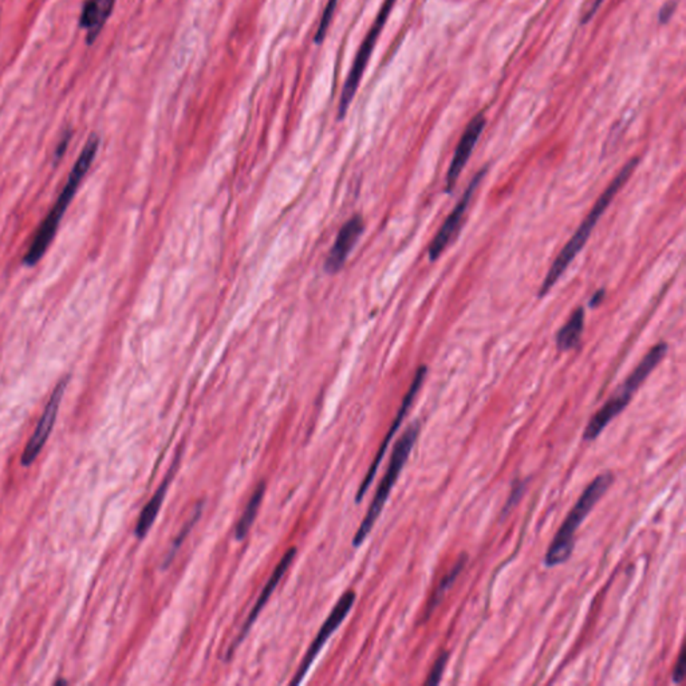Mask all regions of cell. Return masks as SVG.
Listing matches in <instances>:
<instances>
[{
	"label": "cell",
	"mask_w": 686,
	"mask_h": 686,
	"mask_svg": "<svg viewBox=\"0 0 686 686\" xmlns=\"http://www.w3.org/2000/svg\"><path fill=\"white\" fill-rule=\"evenodd\" d=\"M100 142L101 141H100V138L97 135L91 136V138L86 142L85 148H83L80 157L75 161L74 167H72L71 172H70L68 181H66L57 203L52 206L46 219L39 225L38 231H36L35 236L33 238L32 244H30L29 250H27L26 255L24 258V266H35L43 258L47 248L50 247L55 233H57L63 214L68 209L72 197L75 196L78 188H80V184L82 183L83 177H85L86 173L89 172L91 164H93L94 158H96L97 152L100 149Z\"/></svg>",
	"instance_id": "1"
},
{
	"label": "cell",
	"mask_w": 686,
	"mask_h": 686,
	"mask_svg": "<svg viewBox=\"0 0 686 686\" xmlns=\"http://www.w3.org/2000/svg\"><path fill=\"white\" fill-rule=\"evenodd\" d=\"M638 163H640V158H632V160L627 161V163L624 164V168H622L621 171L618 172V175L615 176V180L609 184V186L605 189L604 194H602L601 196H599V199L596 200L595 205L591 208L590 214H588L584 222H582L581 227L576 230L573 238H571L570 241L567 242V244L563 247V250L560 251L559 255L557 256L554 263H552L551 269L548 270V275H546L545 281H543L542 287H540L539 298L546 297V295L551 291L552 287H554L555 284H557V281L562 278L566 270H567L568 266L573 263L576 255L581 252L582 248L585 247L586 243H587L588 238H590L591 233H593L596 223L601 219L602 214H605V211H606L610 203L615 200V195L624 188V184L627 183L632 173L637 168Z\"/></svg>",
	"instance_id": "2"
},
{
	"label": "cell",
	"mask_w": 686,
	"mask_h": 686,
	"mask_svg": "<svg viewBox=\"0 0 686 686\" xmlns=\"http://www.w3.org/2000/svg\"><path fill=\"white\" fill-rule=\"evenodd\" d=\"M613 481H615V475L612 472L602 473L586 488L549 546L545 559L548 568L557 567L570 559L574 546H576V534L579 526L593 511L595 504L604 498L605 493L612 487Z\"/></svg>",
	"instance_id": "3"
},
{
	"label": "cell",
	"mask_w": 686,
	"mask_h": 686,
	"mask_svg": "<svg viewBox=\"0 0 686 686\" xmlns=\"http://www.w3.org/2000/svg\"><path fill=\"white\" fill-rule=\"evenodd\" d=\"M666 353H668V345L665 342L653 346L649 353L643 357V361L633 370L632 375L615 390L609 401L588 421L584 432L585 442H594L605 431V428L617 417L619 413L624 411V408L632 401L633 395L640 389L646 378L652 375L653 370L661 364Z\"/></svg>",
	"instance_id": "4"
},
{
	"label": "cell",
	"mask_w": 686,
	"mask_h": 686,
	"mask_svg": "<svg viewBox=\"0 0 686 686\" xmlns=\"http://www.w3.org/2000/svg\"><path fill=\"white\" fill-rule=\"evenodd\" d=\"M418 434H420V423L415 421V423L408 426V429L404 432L403 436L398 440L397 444L395 445L386 473H385L384 479L379 482L377 492H376L375 499H373L364 520L359 524L358 531L354 535V548H359L365 542V539H367L369 532L372 531L373 526L377 521L378 516L381 515L385 503H386L398 476L401 475V471L405 467L406 462H408L409 456H411L413 446L417 442Z\"/></svg>",
	"instance_id": "5"
},
{
	"label": "cell",
	"mask_w": 686,
	"mask_h": 686,
	"mask_svg": "<svg viewBox=\"0 0 686 686\" xmlns=\"http://www.w3.org/2000/svg\"><path fill=\"white\" fill-rule=\"evenodd\" d=\"M395 2L397 0H385L381 10H379L377 18L373 22L369 33L365 36L364 42H362L361 47H359L358 52H357L356 60H354L353 66H351L348 78H346L345 85H343L341 99H339L338 103V119H345L348 106L351 105L354 97H356L359 83H361L362 77H364L365 70H367L370 57H372L373 50H375L376 44H377L379 35H381L385 24H386L387 18L392 14Z\"/></svg>",
	"instance_id": "6"
},
{
	"label": "cell",
	"mask_w": 686,
	"mask_h": 686,
	"mask_svg": "<svg viewBox=\"0 0 686 686\" xmlns=\"http://www.w3.org/2000/svg\"><path fill=\"white\" fill-rule=\"evenodd\" d=\"M485 175H487V168L476 173L475 177L472 178L470 186H468V188L462 194V199L454 206L451 214L446 217L444 224L440 227L439 233H436L434 242L431 243L428 248V256L432 262H436L443 255L445 248L459 235L465 214H467L468 206L472 203L473 196H475L476 191H478L479 186H481Z\"/></svg>",
	"instance_id": "7"
},
{
	"label": "cell",
	"mask_w": 686,
	"mask_h": 686,
	"mask_svg": "<svg viewBox=\"0 0 686 686\" xmlns=\"http://www.w3.org/2000/svg\"><path fill=\"white\" fill-rule=\"evenodd\" d=\"M354 602H356V593L354 591H346L345 594L339 598L338 604L331 610L330 615L326 619L325 624L320 627L319 633H318L315 640L312 641L310 645L309 651L306 652L305 658L300 662V668L295 672L294 680L291 681V685L300 684L306 674H308L309 669L311 668L312 662L315 658L318 657L319 652L322 651L325 643H328L329 638L333 635V633L341 626L342 622L348 617L350 610L353 609Z\"/></svg>",
	"instance_id": "8"
},
{
	"label": "cell",
	"mask_w": 686,
	"mask_h": 686,
	"mask_svg": "<svg viewBox=\"0 0 686 686\" xmlns=\"http://www.w3.org/2000/svg\"><path fill=\"white\" fill-rule=\"evenodd\" d=\"M426 373H428V367H418L417 372H415V376L414 378H413L411 387H409L408 393H406L405 398H404L403 405H401L400 411H398L397 415H395V420L393 421V425L390 426L389 432H387L384 443H382V445L379 446L378 453L377 456H376L375 462H373V464L370 465L369 471H367L364 481H362L361 485H359V490L358 492H357L356 496V503H359V501L364 499V496L367 495V490H369L370 485H372L373 481H375L376 475H377L379 464H381L382 459H384L385 453H386L387 446H389L390 442H392L393 436H395V432L398 431L401 424H403L404 418H405V415L408 414L409 409H411L415 395H418L421 386H423L424 379L426 377Z\"/></svg>",
	"instance_id": "9"
},
{
	"label": "cell",
	"mask_w": 686,
	"mask_h": 686,
	"mask_svg": "<svg viewBox=\"0 0 686 686\" xmlns=\"http://www.w3.org/2000/svg\"><path fill=\"white\" fill-rule=\"evenodd\" d=\"M68 382V378L62 379L55 386L54 392H52V397H50L49 403H47L46 408H44L43 414H42L41 420H39L34 434H33L30 442L27 443L24 454H22L21 464L24 467H29V465H32L35 462L36 457L39 456L42 448L46 444L47 439L52 434V426H54L55 420H57L61 401H62L63 395H65Z\"/></svg>",
	"instance_id": "10"
},
{
	"label": "cell",
	"mask_w": 686,
	"mask_h": 686,
	"mask_svg": "<svg viewBox=\"0 0 686 686\" xmlns=\"http://www.w3.org/2000/svg\"><path fill=\"white\" fill-rule=\"evenodd\" d=\"M485 122L487 121H485L484 114H478V116L468 124L464 135L460 138L456 152H454L451 166H449L448 173H446V194H451V192L453 191L460 175L464 171L465 166H467L468 161H470L471 155H472L473 149H475L476 144H478L479 138H481L482 130H484Z\"/></svg>",
	"instance_id": "11"
},
{
	"label": "cell",
	"mask_w": 686,
	"mask_h": 686,
	"mask_svg": "<svg viewBox=\"0 0 686 686\" xmlns=\"http://www.w3.org/2000/svg\"><path fill=\"white\" fill-rule=\"evenodd\" d=\"M364 220H362V216H359V214L351 217L343 225L338 236H337L336 244L333 245L328 259H326L325 269L329 274H336L337 272L342 269L348 253L353 250L359 236L364 233Z\"/></svg>",
	"instance_id": "12"
},
{
	"label": "cell",
	"mask_w": 686,
	"mask_h": 686,
	"mask_svg": "<svg viewBox=\"0 0 686 686\" xmlns=\"http://www.w3.org/2000/svg\"><path fill=\"white\" fill-rule=\"evenodd\" d=\"M295 555H297V548H290L289 551L283 555V557H281V562L278 563V566H276L274 568V573H272V578H270L269 582H267L266 586H264L263 591H262L261 595H259L255 606L252 607L250 615H248L247 621H245L244 624H243L241 634H239L238 640L235 641V643H233L230 653H228V657H230L231 653H233V651H235V649L241 645L242 641L244 640L245 635L248 634L251 627H252V624H255L256 618L259 617L262 610H263V607L266 606L267 601H269L270 596H272V594L274 593L275 588L278 587L279 582H281V579L283 578L284 574H286V571L289 570L290 566H291L292 560L295 559Z\"/></svg>",
	"instance_id": "13"
},
{
	"label": "cell",
	"mask_w": 686,
	"mask_h": 686,
	"mask_svg": "<svg viewBox=\"0 0 686 686\" xmlns=\"http://www.w3.org/2000/svg\"><path fill=\"white\" fill-rule=\"evenodd\" d=\"M116 0H86L81 13L80 24L88 33L89 43H93L106 21L111 15Z\"/></svg>",
	"instance_id": "14"
},
{
	"label": "cell",
	"mask_w": 686,
	"mask_h": 686,
	"mask_svg": "<svg viewBox=\"0 0 686 686\" xmlns=\"http://www.w3.org/2000/svg\"><path fill=\"white\" fill-rule=\"evenodd\" d=\"M585 329V309L578 308L568 318L567 322L557 334V348L559 351H568L581 342Z\"/></svg>",
	"instance_id": "15"
},
{
	"label": "cell",
	"mask_w": 686,
	"mask_h": 686,
	"mask_svg": "<svg viewBox=\"0 0 686 686\" xmlns=\"http://www.w3.org/2000/svg\"><path fill=\"white\" fill-rule=\"evenodd\" d=\"M169 481H163V484L156 491L153 498L150 499L149 503L142 510L141 515L136 526V537L138 539H144L147 537L149 529H152L153 523H155L156 518H157L158 512H160L161 506H163L164 499H166L167 490H168Z\"/></svg>",
	"instance_id": "16"
},
{
	"label": "cell",
	"mask_w": 686,
	"mask_h": 686,
	"mask_svg": "<svg viewBox=\"0 0 686 686\" xmlns=\"http://www.w3.org/2000/svg\"><path fill=\"white\" fill-rule=\"evenodd\" d=\"M264 492H266V484L262 481L256 487V490L253 491L252 496H251L250 501H248L247 507H245L244 512L242 514L241 520L236 524V539H244L245 535L250 531L251 526H252L253 520H255L256 514H258L262 500H263Z\"/></svg>",
	"instance_id": "17"
},
{
	"label": "cell",
	"mask_w": 686,
	"mask_h": 686,
	"mask_svg": "<svg viewBox=\"0 0 686 686\" xmlns=\"http://www.w3.org/2000/svg\"><path fill=\"white\" fill-rule=\"evenodd\" d=\"M468 562V557L467 554L462 555V557H459V560H457L456 565L453 566V567L451 568V571H449L448 574L444 576V578L442 579V582H440L439 587L436 588V591H434V595H432V598L429 599L428 602V609H426V617H429V615H432V613L436 610V607L439 606L440 602L443 601V598H444L445 594L448 593L449 590H451L452 586L454 585V582H456V579L459 578L460 574H462V571L464 570L465 565H467Z\"/></svg>",
	"instance_id": "18"
},
{
	"label": "cell",
	"mask_w": 686,
	"mask_h": 686,
	"mask_svg": "<svg viewBox=\"0 0 686 686\" xmlns=\"http://www.w3.org/2000/svg\"><path fill=\"white\" fill-rule=\"evenodd\" d=\"M337 5H338V0H329L328 5H326L322 18H320L319 24H318L317 33H315V44H322L323 41H325L329 27H330L334 14H336Z\"/></svg>",
	"instance_id": "19"
},
{
	"label": "cell",
	"mask_w": 686,
	"mask_h": 686,
	"mask_svg": "<svg viewBox=\"0 0 686 686\" xmlns=\"http://www.w3.org/2000/svg\"><path fill=\"white\" fill-rule=\"evenodd\" d=\"M200 518V510H197L196 512H195L194 516H192L191 520L188 521V523L184 526V529H181L180 534H178V537L176 538L175 542H173L171 549H169V554L167 555L166 557V563H164V566H168L169 563H171V560L173 559V557H175L176 552H177L178 548H180L181 543L184 542V539H186V535L189 534V531H191L192 527H194V524L196 523L197 519Z\"/></svg>",
	"instance_id": "20"
},
{
	"label": "cell",
	"mask_w": 686,
	"mask_h": 686,
	"mask_svg": "<svg viewBox=\"0 0 686 686\" xmlns=\"http://www.w3.org/2000/svg\"><path fill=\"white\" fill-rule=\"evenodd\" d=\"M448 653H443V654L437 658L436 662H434V668H432L431 673H429L428 680L425 681V685L434 686L440 684V681H442L443 679V674H444L446 662H448Z\"/></svg>",
	"instance_id": "21"
},
{
	"label": "cell",
	"mask_w": 686,
	"mask_h": 686,
	"mask_svg": "<svg viewBox=\"0 0 686 686\" xmlns=\"http://www.w3.org/2000/svg\"><path fill=\"white\" fill-rule=\"evenodd\" d=\"M685 665L686 654L685 652L682 651L681 654H680L679 660H677L676 668H674L673 672V681L677 682V684H681V682L684 681Z\"/></svg>",
	"instance_id": "22"
},
{
	"label": "cell",
	"mask_w": 686,
	"mask_h": 686,
	"mask_svg": "<svg viewBox=\"0 0 686 686\" xmlns=\"http://www.w3.org/2000/svg\"><path fill=\"white\" fill-rule=\"evenodd\" d=\"M524 487H526L524 482H516L515 490L512 491L511 496H510L509 501H507L506 507H504L503 515L507 514L515 506V503H518L519 499L523 495Z\"/></svg>",
	"instance_id": "23"
},
{
	"label": "cell",
	"mask_w": 686,
	"mask_h": 686,
	"mask_svg": "<svg viewBox=\"0 0 686 686\" xmlns=\"http://www.w3.org/2000/svg\"><path fill=\"white\" fill-rule=\"evenodd\" d=\"M676 7H677V2H669V3H666V5H663L662 8H661V11H660L661 24H666V22H668L669 19L672 18V15H673L674 11H676Z\"/></svg>",
	"instance_id": "24"
},
{
	"label": "cell",
	"mask_w": 686,
	"mask_h": 686,
	"mask_svg": "<svg viewBox=\"0 0 686 686\" xmlns=\"http://www.w3.org/2000/svg\"><path fill=\"white\" fill-rule=\"evenodd\" d=\"M605 0H594L593 5H591L590 10L587 11V14H586L584 18V24H588L590 22V19L594 18V15H595L596 13H598L599 7H601L602 3H604Z\"/></svg>",
	"instance_id": "25"
},
{
	"label": "cell",
	"mask_w": 686,
	"mask_h": 686,
	"mask_svg": "<svg viewBox=\"0 0 686 686\" xmlns=\"http://www.w3.org/2000/svg\"><path fill=\"white\" fill-rule=\"evenodd\" d=\"M604 298H605V290H599V291H596L595 295H594V297L591 298V300H590L591 308H598V306L601 305L602 300H604Z\"/></svg>",
	"instance_id": "26"
}]
</instances>
